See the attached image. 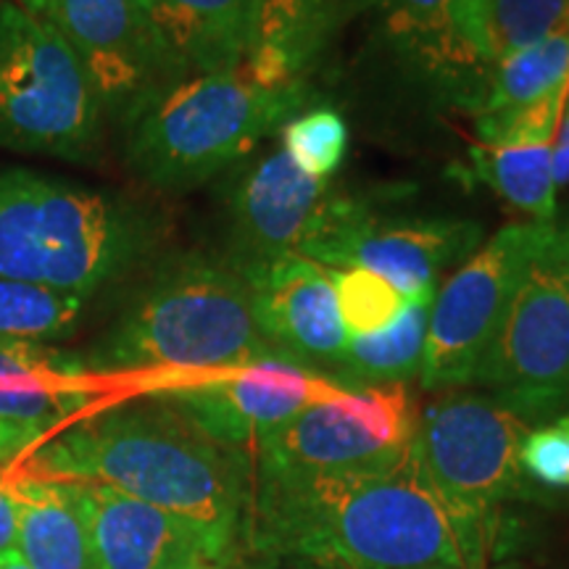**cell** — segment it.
<instances>
[{
    "instance_id": "cell-1",
    "label": "cell",
    "mask_w": 569,
    "mask_h": 569,
    "mask_svg": "<svg viewBox=\"0 0 569 569\" xmlns=\"http://www.w3.org/2000/svg\"><path fill=\"white\" fill-rule=\"evenodd\" d=\"M248 549L346 569H478L415 443L386 465L253 472Z\"/></svg>"
},
{
    "instance_id": "cell-2",
    "label": "cell",
    "mask_w": 569,
    "mask_h": 569,
    "mask_svg": "<svg viewBox=\"0 0 569 569\" xmlns=\"http://www.w3.org/2000/svg\"><path fill=\"white\" fill-rule=\"evenodd\" d=\"M246 530L253 459L219 443L163 396L140 393L74 417L19 465Z\"/></svg>"
},
{
    "instance_id": "cell-3",
    "label": "cell",
    "mask_w": 569,
    "mask_h": 569,
    "mask_svg": "<svg viewBox=\"0 0 569 569\" xmlns=\"http://www.w3.org/2000/svg\"><path fill=\"white\" fill-rule=\"evenodd\" d=\"M80 359L90 377H127L153 388L280 353L261 336L243 277L222 256L193 251L161 259Z\"/></svg>"
},
{
    "instance_id": "cell-4",
    "label": "cell",
    "mask_w": 569,
    "mask_h": 569,
    "mask_svg": "<svg viewBox=\"0 0 569 569\" xmlns=\"http://www.w3.org/2000/svg\"><path fill=\"white\" fill-rule=\"evenodd\" d=\"M161 227L127 198L30 169L0 172V280L92 298L151 259Z\"/></svg>"
},
{
    "instance_id": "cell-5",
    "label": "cell",
    "mask_w": 569,
    "mask_h": 569,
    "mask_svg": "<svg viewBox=\"0 0 569 569\" xmlns=\"http://www.w3.org/2000/svg\"><path fill=\"white\" fill-rule=\"evenodd\" d=\"M311 101L306 80L267 84L248 67L169 82L127 119V163L151 188L182 193L246 159Z\"/></svg>"
},
{
    "instance_id": "cell-6",
    "label": "cell",
    "mask_w": 569,
    "mask_h": 569,
    "mask_svg": "<svg viewBox=\"0 0 569 569\" xmlns=\"http://www.w3.org/2000/svg\"><path fill=\"white\" fill-rule=\"evenodd\" d=\"M528 430L493 396L465 388L440 390L417 417L419 461L478 569H488L501 507L525 493L519 446Z\"/></svg>"
},
{
    "instance_id": "cell-7",
    "label": "cell",
    "mask_w": 569,
    "mask_h": 569,
    "mask_svg": "<svg viewBox=\"0 0 569 569\" xmlns=\"http://www.w3.org/2000/svg\"><path fill=\"white\" fill-rule=\"evenodd\" d=\"M103 106L82 61L40 13L0 3V148L82 161Z\"/></svg>"
},
{
    "instance_id": "cell-8",
    "label": "cell",
    "mask_w": 569,
    "mask_h": 569,
    "mask_svg": "<svg viewBox=\"0 0 569 569\" xmlns=\"http://www.w3.org/2000/svg\"><path fill=\"white\" fill-rule=\"evenodd\" d=\"M472 386L528 425L569 409V219L543 224Z\"/></svg>"
},
{
    "instance_id": "cell-9",
    "label": "cell",
    "mask_w": 569,
    "mask_h": 569,
    "mask_svg": "<svg viewBox=\"0 0 569 569\" xmlns=\"http://www.w3.org/2000/svg\"><path fill=\"white\" fill-rule=\"evenodd\" d=\"M546 222L509 224L438 288L427 319L419 380L427 390L472 386Z\"/></svg>"
},
{
    "instance_id": "cell-10",
    "label": "cell",
    "mask_w": 569,
    "mask_h": 569,
    "mask_svg": "<svg viewBox=\"0 0 569 569\" xmlns=\"http://www.w3.org/2000/svg\"><path fill=\"white\" fill-rule=\"evenodd\" d=\"M417 411L407 386L348 390L303 409L253 451V472H338L375 467L409 451Z\"/></svg>"
},
{
    "instance_id": "cell-11",
    "label": "cell",
    "mask_w": 569,
    "mask_h": 569,
    "mask_svg": "<svg viewBox=\"0 0 569 569\" xmlns=\"http://www.w3.org/2000/svg\"><path fill=\"white\" fill-rule=\"evenodd\" d=\"M340 190L298 169L282 148L246 163L227 190L224 264L253 282L284 256H301Z\"/></svg>"
},
{
    "instance_id": "cell-12",
    "label": "cell",
    "mask_w": 569,
    "mask_h": 569,
    "mask_svg": "<svg viewBox=\"0 0 569 569\" xmlns=\"http://www.w3.org/2000/svg\"><path fill=\"white\" fill-rule=\"evenodd\" d=\"M146 390L177 403L211 438L253 459L256 446L269 432L303 409L343 396L351 388L309 367L264 359L222 372L180 377Z\"/></svg>"
},
{
    "instance_id": "cell-13",
    "label": "cell",
    "mask_w": 569,
    "mask_h": 569,
    "mask_svg": "<svg viewBox=\"0 0 569 569\" xmlns=\"http://www.w3.org/2000/svg\"><path fill=\"white\" fill-rule=\"evenodd\" d=\"M98 569H246L243 528L77 482Z\"/></svg>"
},
{
    "instance_id": "cell-14",
    "label": "cell",
    "mask_w": 569,
    "mask_h": 569,
    "mask_svg": "<svg viewBox=\"0 0 569 569\" xmlns=\"http://www.w3.org/2000/svg\"><path fill=\"white\" fill-rule=\"evenodd\" d=\"M59 30L106 111L130 119L172 80L138 0H21Z\"/></svg>"
},
{
    "instance_id": "cell-15",
    "label": "cell",
    "mask_w": 569,
    "mask_h": 569,
    "mask_svg": "<svg viewBox=\"0 0 569 569\" xmlns=\"http://www.w3.org/2000/svg\"><path fill=\"white\" fill-rule=\"evenodd\" d=\"M482 227L457 217H380L375 206L348 230L325 269L361 267L386 277L407 303H432L443 269L480 248Z\"/></svg>"
},
{
    "instance_id": "cell-16",
    "label": "cell",
    "mask_w": 569,
    "mask_h": 569,
    "mask_svg": "<svg viewBox=\"0 0 569 569\" xmlns=\"http://www.w3.org/2000/svg\"><path fill=\"white\" fill-rule=\"evenodd\" d=\"M90 401V375L80 356L0 336V467L21 465Z\"/></svg>"
},
{
    "instance_id": "cell-17",
    "label": "cell",
    "mask_w": 569,
    "mask_h": 569,
    "mask_svg": "<svg viewBox=\"0 0 569 569\" xmlns=\"http://www.w3.org/2000/svg\"><path fill=\"white\" fill-rule=\"evenodd\" d=\"M261 336L290 365L322 372L332 380L343 359L348 332L340 322L327 269L284 256L259 280L248 282Z\"/></svg>"
},
{
    "instance_id": "cell-18",
    "label": "cell",
    "mask_w": 569,
    "mask_h": 569,
    "mask_svg": "<svg viewBox=\"0 0 569 569\" xmlns=\"http://www.w3.org/2000/svg\"><path fill=\"white\" fill-rule=\"evenodd\" d=\"M172 80L246 67L256 34V0H138Z\"/></svg>"
},
{
    "instance_id": "cell-19",
    "label": "cell",
    "mask_w": 569,
    "mask_h": 569,
    "mask_svg": "<svg viewBox=\"0 0 569 569\" xmlns=\"http://www.w3.org/2000/svg\"><path fill=\"white\" fill-rule=\"evenodd\" d=\"M17 498L13 551L32 569H98L80 486L11 469Z\"/></svg>"
},
{
    "instance_id": "cell-20",
    "label": "cell",
    "mask_w": 569,
    "mask_h": 569,
    "mask_svg": "<svg viewBox=\"0 0 569 569\" xmlns=\"http://www.w3.org/2000/svg\"><path fill=\"white\" fill-rule=\"evenodd\" d=\"M569 21V0H451L448 27L469 67H493Z\"/></svg>"
},
{
    "instance_id": "cell-21",
    "label": "cell",
    "mask_w": 569,
    "mask_h": 569,
    "mask_svg": "<svg viewBox=\"0 0 569 569\" xmlns=\"http://www.w3.org/2000/svg\"><path fill=\"white\" fill-rule=\"evenodd\" d=\"M340 0H256L246 67L267 84L303 80L338 24Z\"/></svg>"
},
{
    "instance_id": "cell-22",
    "label": "cell",
    "mask_w": 569,
    "mask_h": 569,
    "mask_svg": "<svg viewBox=\"0 0 569 569\" xmlns=\"http://www.w3.org/2000/svg\"><path fill=\"white\" fill-rule=\"evenodd\" d=\"M427 319H430V306L407 303L386 330L348 336L343 359L332 380L351 390L403 386L422 369Z\"/></svg>"
},
{
    "instance_id": "cell-23",
    "label": "cell",
    "mask_w": 569,
    "mask_h": 569,
    "mask_svg": "<svg viewBox=\"0 0 569 569\" xmlns=\"http://www.w3.org/2000/svg\"><path fill=\"white\" fill-rule=\"evenodd\" d=\"M488 77L469 90V109L478 113L511 109L569 84V21L536 46L486 67Z\"/></svg>"
},
{
    "instance_id": "cell-24",
    "label": "cell",
    "mask_w": 569,
    "mask_h": 569,
    "mask_svg": "<svg viewBox=\"0 0 569 569\" xmlns=\"http://www.w3.org/2000/svg\"><path fill=\"white\" fill-rule=\"evenodd\" d=\"M469 159L475 180L488 184L515 209L530 213L536 222L557 219L551 146H472Z\"/></svg>"
},
{
    "instance_id": "cell-25",
    "label": "cell",
    "mask_w": 569,
    "mask_h": 569,
    "mask_svg": "<svg viewBox=\"0 0 569 569\" xmlns=\"http://www.w3.org/2000/svg\"><path fill=\"white\" fill-rule=\"evenodd\" d=\"M88 301L42 284L0 280V336L32 343L63 340L77 330Z\"/></svg>"
},
{
    "instance_id": "cell-26",
    "label": "cell",
    "mask_w": 569,
    "mask_h": 569,
    "mask_svg": "<svg viewBox=\"0 0 569 569\" xmlns=\"http://www.w3.org/2000/svg\"><path fill=\"white\" fill-rule=\"evenodd\" d=\"M448 3L451 0H382L390 40L427 69H469L448 27Z\"/></svg>"
},
{
    "instance_id": "cell-27",
    "label": "cell",
    "mask_w": 569,
    "mask_h": 569,
    "mask_svg": "<svg viewBox=\"0 0 569 569\" xmlns=\"http://www.w3.org/2000/svg\"><path fill=\"white\" fill-rule=\"evenodd\" d=\"M338 315L348 336H369L390 327L403 311V296L386 277L361 267L327 269Z\"/></svg>"
},
{
    "instance_id": "cell-28",
    "label": "cell",
    "mask_w": 569,
    "mask_h": 569,
    "mask_svg": "<svg viewBox=\"0 0 569 569\" xmlns=\"http://www.w3.org/2000/svg\"><path fill=\"white\" fill-rule=\"evenodd\" d=\"M569 84L538 98L532 103L511 106L475 117V130L482 146L519 148V146H551L557 138L561 113H565Z\"/></svg>"
},
{
    "instance_id": "cell-29",
    "label": "cell",
    "mask_w": 569,
    "mask_h": 569,
    "mask_svg": "<svg viewBox=\"0 0 569 569\" xmlns=\"http://www.w3.org/2000/svg\"><path fill=\"white\" fill-rule=\"evenodd\" d=\"M282 151L311 177H330L346 159L348 127L338 111H301L282 127Z\"/></svg>"
},
{
    "instance_id": "cell-30",
    "label": "cell",
    "mask_w": 569,
    "mask_h": 569,
    "mask_svg": "<svg viewBox=\"0 0 569 569\" xmlns=\"http://www.w3.org/2000/svg\"><path fill=\"white\" fill-rule=\"evenodd\" d=\"M519 467L540 488L569 490V409L525 432Z\"/></svg>"
},
{
    "instance_id": "cell-31",
    "label": "cell",
    "mask_w": 569,
    "mask_h": 569,
    "mask_svg": "<svg viewBox=\"0 0 569 569\" xmlns=\"http://www.w3.org/2000/svg\"><path fill=\"white\" fill-rule=\"evenodd\" d=\"M11 469L0 467V553L17 543V498L11 490Z\"/></svg>"
},
{
    "instance_id": "cell-32",
    "label": "cell",
    "mask_w": 569,
    "mask_h": 569,
    "mask_svg": "<svg viewBox=\"0 0 569 569\" xmlns=\"http://www.w3.org/2000/svg\"><path fill=\"white\" fill-rule=\"evenodd\" d=\"M0 569H32L30 565H27L24 559L19 557L17 551H6V553H0Z\"/></svg>"
},
{
    "instance_id": "cell-33",
    "label": "cell",
    "mask_w": 569,
    "mask_h": 569,
    "mask_svg": "<svg viewBox=\"0 0 569 569\" xmlns=\"http://www.w3.org/2000/svg\"><path fill=\"white\" fill-rule=\"evenodd\" d=\"M559 127H565V130L569 132V92H567V103H565V113H561V122Z\"/></svg>"
}]
</instances>
